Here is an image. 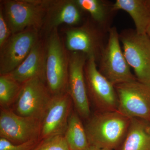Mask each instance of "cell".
<instances>
[{"mask_svg":"<svg viewBox=\"0 0 150 150\" xmlns=\"http://www.w3.org/2000/svg\"><path fill=\"white\" fill-rule=\"evenodd\" d=\"M130 118L118 110L100 111L88 119L85 126L90 146L113 150L123 142Z\"/></svg>","mask_w":150,"mask_h":150,"instance_id":"obj_1","label":"cell"},{"mask_svg":"<svg viewBox=\"0 0 150 150\" xmlns=\"http://www.w3.org/2000/svg\"><path fill=\"white\" fill-rule=\"evenodd\" d=\"M46 84L52 96L67 92L69 52L59 35L58 28L47 36Z\"/></svg>","mask_w":150,"mask_h":150,"instance_id":"obj_2","label":"cell"},{"mask_svg":"<svg viewBox=\"0 0 150 150\" xmlns=\"http://www.w3.org/2000/svg\"><path fill=\"white\" fill-rule=\"evenodd\" d=\"M67 50L69 52H80L88 57L93 56L97 63L107 43L108 32L105 31L91 19L82 24L65 30Z\"/></svg>","mask_w":150,"mask_h":150,"instance_id":"obj_3","label":"cell"},{"mask_svg":"<svg viewBox=\"0 0 150 150\" xmlns=\"http://www.w3.org/2000/svg\"><path fill=\"white\" fill-rule=\"evenodd\" d=\"M98 63L100 72L114 86L137 80L124 56L115 26L108 31L107 43Z\"/></svg>","mask_w":150,"mask_h":150,"instance_id":"obj_4","label":"cell"},{"mask_svg":"<svg viewBox=\"0 0 150 150\" xmlns=\"http://www.w3.org/2000/svg\"><path fill=\"white\" fill-rule=\"evenodd\" d=\"M123 53L137 79L150 87V39L147 34L125 29L119 34Z\"/></svg>","mask_w":150,"mask_h":150,"instance_id":"obj_5","label":"cell"},{"mask_svg":"<svg viewBox=\"0 0 150 150\" xmlns=\"http://www.w3.org/2000/svg\"><path fill=\"white\" fill-rule=\"evenodd\" d=\"M2 3L1 6L12 34L29 28L42 29L45 0H6Z\"/></svg>","mask_w":150,"mask_h":150,"instance_id":"obj_6","label":"cell"},{"mask_svg":"<svg viewBox=\"0 0 150 150\" xmlns=\"http://www.w3.org/2000/svg\"><path fill=\"white\" fill-rule=\"evenodd\" d=\"M46 83L34 79L22 84L13 110L18 115L42 121L52 99Z\"/></svg>","mask_w":150,"mask_h":150,"instance_id":"obj_7","label":"cell"},{"mask_svg":"<svg viewBox=\"0 0 150 150\" xmlns=\"http://www.w3.org/2000/svg\"><path fill=\"white\" fill-rule=\"evenodd\" d=\"M117 110L130 118L150 121V87L137 80L115 86Z\"/></svg>","mask_w":150,"mask_h":150,"instance_id":"obj_8","label":"cell"},{"mask_svg":"<svg viewBox=\"0 0 150 150\" xmlns=\"http://www.w3.org/2000/svg\"><path fill=\"white\" fill-rule=\"evenodd\" d=\"M40 38V30L34 28L11 35L0 48V75L8 74L17 68Z\"/></svg>","mask_w":150,"mask_h":150,"instance_id":"obj_9","label":"cell"},{"mask_svg":"<svg viewBox=\"0 0 150 150\" xmlns=\"http://www.w3.org/2000/svg\"><path fill=\"white\" fill-rule=\"evenodd\" d=\"M85 77L88 96L100 111L117 110L118 99L115 86L100 72L95 58L88 57Z\"/></svg>","mask_w":150,"mask_h":150,"instance_id":"obj_10","label":"cell"},{"mask_svg":"<svg viewBox=\"0 0 150 150\" xmlns=\"http://www.w3.org/2000/svg\"><path fill=\"white\" fill-rule=\"evenodd\" d=\"M42 121L18 115L9 108H1L0 137L14 144L40 139Z\"/></svg>","mask_w":150,"mask_h":150,"instance_id":"obj_11","label":"cell"},{"mask_svg":"<svg viewBox=\"0 0 150 150\" xmlns=\"http://www.w3.org/2000/svg\"><path fill=\"white\" fill-rule=\"evenodd\" d=\"M69 53L67 92L80 117L88 120L91 116V110L84 70L88 56L82 52Z\"/></svg>","mask_w":150,"mask_h":150,"instance_id":"obj_12","label":"cell"},{"mask_svg":"<svg viewBox=\"0 0 150 150\" xmlns=\"http://www.w3.org/2000/svg\"><path fill=\"white\" fill-rule=\"evenodd\" d=\"M45 15L42 29L48 35L61 25L70 27L82 24L86 12L76 0H45Z\"/></svg>","mask_w":150,"mask_h":150,"instance_id":"obj_13","label":"cell"},{"mask_svg":"<svg viewBox=\"0 0 150 150\" xmlns=\"http://www.w3.org/2000/svg\"><path fill=\"white\" fill-rule=\"evenodd\" d=\"M72 103L71 98L67 92L52 96L42 121L41 140L64 134L72 110Z\"/></svg>","mask_w":150,"mask_h":150,"instance_id":"obj_14","label":"cell"},{"mask_svg":"<svg viewBox=\"0 0 150 150\" xmlns=\"http://www.w3.org/2000/svg\"><path fill=\"white\" fill-rule=\"evenodd\" d=\"M46 41L40 38L23 62L7 75L21 84L34 79L46 83Z\"/></svg>","mask_w":150,"mask_h":150,"instance_id":"obj_15","label":"cell"},{"mask_svg":"<svg viewBox=\"0 0 150 150\" xmlns=\"http://www.w3.org/2000/svg\"><path fill=\"white\" fill-rule=\"evenodd\" d=\"M121 150H150V121L130 119Z\"/></svg>","mask_w":150,"mask_h":150,"instance_id":"obj_16","label":"cell"},{"mask_svg":"<svg viewBox=\"0 0 150 150\" xmlns=\"http://www.w3.org/2000/svg\"><path fill=\"white\" fill-rule=\"evenodd\" d=\"M112 7L116 12L123 10L129 14L137 33L146 34L150 25V11L145 0H116L113 2Z\"/></svg>","mask_w":150,"mask_h":150,"instance_id":"obj_17","label":"cell"},{"mask_svg":"<svg viewBox=\"0 0 150 150\" xmlns=\"http://www.w3.org/2000/svg\"><path fill=\"white\" fill-rule=\"evenodd\" d=\"M78 4L98 25L108 32L112 26V20L116 12L113 2L105 0H76Z\"/></svg>","mask_w":150,"mask_h":150,"instance_id":"obj_18","label":"cell"},{"mask_svg":"<svg viewBox=\"0 0 150 150\" xmlns=\"http://www.w3.org/2000/svg\"><path fill=\"white\" fill-rule=\"evenodd\" d=\"M81 118L76 110H72L64 134L71 150H88L90 147Z\"/></svg>","mask_w":150,"mask_h":150,"instance_id":"obj_19","label":"cell"},{"mask_svg":"<svg viewBox=\"0 0 150 150\" xmlns=\"http://www.w3.org/2000/svg\"><path fill=\"white\" fill-rule=\"evenodd\" d=\"M22 84L9 75H0V105L1 108H9L18 96Z\"/></svg>","mask_w":150,"mask_h":150,"instance_id":"obj_20","label":"cell"},{"mask_svg":"<svg viewBox=\"0 0 150 150\" xmlns=\"http://www.w3.org/2000/svg\"><path fill=\"white\" fill-rule=\"evenodd\" d=\"M34 150H71L64 135H58L42 140Z\"/></svg>","mask_w":150,"mask_h":150,"instance_id":"obj_21","label":"cell"},{"mask_svg":"<svg viewBox=\"0 0 150 150\" xmlns=\"http://www.w3.org/2000/svg\"><path fill=\"white\" fill-rule=\"evenodd\" d=\"M42 140L38 139L21 144H14L0 138V150H34Z\"/></svg>","mask_w":150,"mask_h":150,"instance_id":"obj_22","label":"cell"},{"mask_svg":"<svg viewBox=\"0 0 150 150\" xmlns=\"http://www.w3.org/2000/svg\"><path fill=\"white\" fill-rule=\"evenodd\" d=\"M12 35L5 17L4 15L2 8H0V48L8 40Z\"/></svg>","mask_w":150,"mask_h":150,"instance_id":"obj_23","label":"cell"},{"mask_svg":"<svg viewBox=\"0 0 150 150\" xmlns=\"http://www.w3.org/2000/svg\"><path fill=\"white\" fill-rule=\"evenodd\" d=\"M88 150H112L109 149H104V148H99L95 147L90 146Z\"/></svg>","mask_w":150,"mask_h":150,"instance_id":"obj_24","label":"cell"},{"mask_svg":"<svg viewBox=\"0 0 150 150\" xmlns=\"http://www.w3.org/2000/svg\"><path fill=\"white\" fill-rule=\"evenodd\" d=\"M146 34H147L150 39V25L149 26L147 30Z\"/></svg>","mask_w":150,"mask_h":150,"instance_id":"obj_25","label":"cell"},{"mask_svg":"<svg viewBox=\"0 0 150 150\" xmlns=\"http://www.w3.org/2000/svg\"><path fill=\"white\" fill-rule=\"evenodd\" d=\"M146 3L150 11V0H146Z\"/></svg>","mask_w":150,"mask_h":150,"instance_id":"obj_26","label":"cell"}]
</instances>
